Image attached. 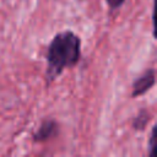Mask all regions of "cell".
<instances>
[{
    "mask_svg": "<svg viewBox=\"0 0 157 157\" xmlns=\"http://www.w3.org/2000/svg\"><path fill=\"white\" fill-rule=\"evenodd\" d=\"M58 123L54 119H44L38 129L33 134V141L34 142H44L48 141L52 137H55L59 132Z\"/></svg>",
    "mask_w": 157,
    "mask_h": 157,
    "instance_id": "3957f363",
    "label": "cell"
},
{
    "mask_svg": "<svg viewBox=\"0 0 157 157\" xmlns=\"http://www.w3.org/2000/svg\"><path fill=\"white\" fill-rule=\"evenodd\" d=\"M156 83V70L150 67L145 70L140 76H137L132 82L131 97H139L150 91Z\"/></svg>",
    "mask_w": 157,
    "mask_h": 157,
    "instance_id": "7a4b0ae2",
    "label": "cell"
},
{
    "mask_svg": "<svg viewBox=\"0 0 157 157\" xmlns=\"http://www.w3.org/2000/svg\"><path fill=\"white\" fill-rule=\"evenodd\" d=\"M125 1H126V0H105L107 5L110 7V10H117V9H119Z\"/></svg>",
    "mask_w": 157,
    "mask_h": 157,
    "instance_id": "8992f818",
    "label": "cell"
},
{
    "mask_svg": "<svg viewBox=\"0 0 157 157\" xmlns=\"http://www.w3.org/2000/svg\"><path fill=\"white\" fill-rule=\"evenodd\" d=\"M150 119H151L150 112H148L147 109H145V108H141V109L139 110V113H137V114L134 117V119H132V128H134V130L144 131V130L146 129V126H147Z\"/></svg>",
    "mask_w": 157,
    "mask_h": 157,
    "instance_id": "277c9868",
    "label": "cell"
},
{
    "mask_svg": "<svg viewBox=\"0 0 157 157\" xmlns=\"http://www.w3.org/2000/svg\"><path fill=\"white\" fill-rule=\"evenodd\" d=\"M81 59V38L70 29L56 33L48 45L45 60V80L50 85L67 67L75 66Z\"/></svg>",
    "mask_w": 157,
    "mask_h": 157,
    "instance_id": "6da1fadb",
    "label": "cell"
},
{
    "mask_svg": "<svg viewBox=\"0 0 157 157\" xmlns=\"http://www.w3.org/2000/svg\"><path fill=\"white\" fill-rule=\"evenodd\" d=\"M156 131H157V125L153 124L152 129H151V134H150V139H148V155L153 156L155 155V148L157 146V136H156Z\"/></svg>",
    "mask_w": 157,
    "mask_h": 157,
    "instance_id": "5b68a950",
    "label": "cell"
}]
</instances>
